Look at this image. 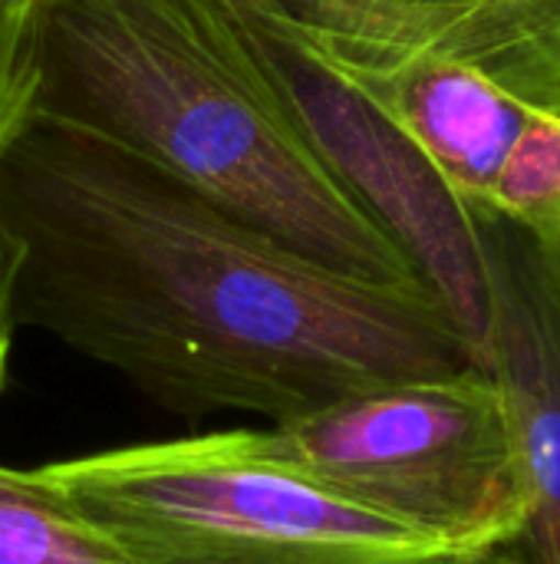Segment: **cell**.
<instances>
[{"mask_svg": "<svg viewBox=\"0 0 560 564\" xmlns=\"http://www.w3.org/2000/svg\"><path fill=\"white\" fill-rule=\"evenodd\" d=\"M0 231L13 330L59 340L185 420L284 423L479 367L422 284L337 274L145 159L36 112L3 155Z\"/></svg>", "mask_w": 560, "mask_h": 564, "instance_id": "obj_1", "label": "cell"}, {"mask_svg": "<svg viewBox=\"0 0 560 564\" xmlns=\"http://www.w3.org/2000/svg\"><path fill=\"white\" fill-rule=\"evenodd\" d=\"M86 129L297 254L419 284L297 135L224 0H33V109Z\"/></svg>", "mask_w": 560, "mask_h": 564, "instance_id": "obj_2", "label": "cell"}, {"mask_svg": "<svg viewBox=\"0 0 560 564\" xmlns=\"http://www.w3.org/2000/svg\"><path fill=\"white\" fill-rule=\"evenodd\" d=\"M36 473L132 564H376L446 552L281 466L254 430L122 446Z\"/></svg>", "mask_w": 560, "mask_h": 564, "instance_id": "obj_3", "label": "cell"}, {"mask_svg": "<svg viewBox=\"0 0 560 564\" xmlns=\"http://www.w3.org/2000/svg\"><path fill=\"white\" fill-rule=\"evenodd\" d=\"M261 449L446 552H498L525 499L498 383L482 367L399 380L254 430Z\"/></svg>", "mask_w": 560, "mask_h": 564, "instance_id": "obj_4", "label": "cell"}, {"mask_svg": "<svg viewBox=\"0 0 560 564\" xmlns=\"http://www.w3.org/2000/svg\"><path fill=\"white\" fill-rule=\"evenodd\" d=\"M297 135L396 245L485 367L492 274L482 215L281 0H224Z\"/></svg>", "mask_w": 560, "mask_h": 564, "instance_id": "obj_5", "label": "cell"}, {"mask_svg": "<svg viewBox=\"0 0 560 564\" xmlns=\"http://www.w3.org/2000/svg\"><path fill=\"white\" fill-rule=\"evenodd\" d=\"M333 63L472 205L485 202L518 132L538 116H560V10L452 53Z\"/></svg>", "mask_w": 560, "mask_h": 564, "instance_id": "obj_6", "label": "cell"}, {"mask_svg": "<svg viewBox=\"0 0 560 564\" xmlns=\"http://www.w3.org/2000/svg\"><path fill=\"white\" fill-rule=\"evenodd\" d=\"M479 215L492 274L485 370L505 403L525 499L518 532L492 555L560 564V245L488 208Z\"/></svg>", "mask_w": 560, "mask_h": 564, "instance_id": "obj_7", "label": "cell"}, {"mask_svg": "<svg viewBox=\"0 0 560 564\" xmlns=\"http://www.w3.org/2000/svg\"><path fill=\"white\" fill-rule=\"evenodd\" d=\"M333 59L389 63L452 53L558 13L560 0H281Z\"/></svg>", "mask_w": 560, "mask_h": 564, "instance_id": "obj_8", "label": "cell"}, {"mask_svg": "<svg viewBox=\"0 0 560 564\" xmlns=\"http://www.w3.org/2000/svg\"><path fill=\"white\" fill-rule=\"evenodd\" d=\"M0 564H132L30 469L0 466Z\"/></svg>", "mask_w": 560, "mask_h": 564, "instance_id": "obj_9", "label": "cell"}, {"mask_svg": "<svg viewBox=\"0 0 560 564\" xmlns=\"http://www.w3.org/2000/svg\"><path fill=\"white\" fill-rule=\"evenodd\" d=\"M479 208L560 245V116H538L518 132Z\"/></svg>", "mask_w": 560, "mask_h": 564, "instance_id": "obj_10", "label": "cell"}, {"mask_svg": "<svg viewBox=\"0 0 560 564\" xmlns=\"http://www.w3.org/2000/svg\"><path fill=\"white\" fill-rule=\"evenodd\" d=\"M33 109V0H0V169L10 142ZM13 324L7 297V254L0 231V393L7 387Z\"/></svg>", "mask_w": 560, "mask_h": 564, "instance_id": "obj_11", "label": "cell"}, {"mask_svg": "<svg viewBox=\"0 0 560 564\" xmlns=\"http://www.w3.org/2000/svg\"><path fill=\"white\" fill-rule=\"evenodd\" d=\"M376 564H502L492 552H419L403 558H386Z\"/></svg>", "mask_w": 560, "mask_h": 564, "instance_id": "obj_12", "label": "cell"}]
</instances>
